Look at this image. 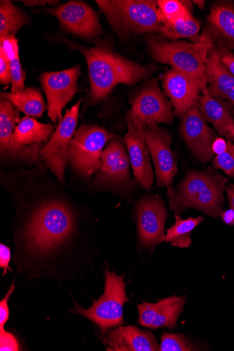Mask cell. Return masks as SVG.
I'll list each match as a JSON object with an SVG mask.
<instances>
[{
  "mask_svg": "<svg viewBox=\"0 0 234 351\" xmlns=\"http://www.w3.org/2000/svg\"><path fill=\"white\" fill-rule=\"evenodd\" d=\"M47 12L56 17L71 34L91 40L102 36L104 29L95 10L84 2L70 1Z\"/></svg>",
  "mask_w": 234,
  "mask_h": 351,
  "instance_id": "12",
  "label": "cell"
},
{
  "mask_svg": "<svg viewBox=\"0 0 234 351\" xmlns=\"http://www.w3.org/2000/svg\"><path fill=\"white\" fill-rule=\"evenodd\" d=\"M25 6L29 8H34L38 6H44L45 5H49L51 6H56L59 5L58 1H54V0H27V1H23Z\"/></svg>",
  "mask_w": 234,
  "mask_h": 351,
  "instance_id": "37",
  "label": "cell"
},
{
  "mask_svg": "<svg viewBox=\"0 0 234 351\" xmlns=\"http://www.w3.org/2000/svg\"><path fill=\"white\" fill-rule=\"evenodd\" d=\"M202 23L192 14L175 24H164L161 36L166 40L176 41L196 36Z\"/></svg>",
  "mask_w": 234,
  "mask_h": 351,
  "instance_id": "27",
  "label": "cell"
},
{
  "mask_svg": "<svg viewBox=\"0 0 234 351\" xmlns=\"http://www.w3.org/2000/svg\"><path fill=\"white\" fill-rule=\"evenodd\" d=\"M0 350H20V346L16 337L10 332H7L5 328L0 329Z\"/></svg>",
  "mask_w": 234,
  "mask_h": 351,
  "instance_id": "34",
  "label": "cell"
},
{
  "mask_svg": "<svg viewBox=\"0 0 234 351\" xmlns=\"http://www.w3.org/2000/svg\"><path fill=\"white\" fill-rule=\"evenodd\" d=\"M230 142L231 141L228 140L218 137L215 140L212 146V149L214 154H216L217 156L224 153L227 150Z\"/></svg>",
  "mask_w": 234,
  "mask_h": 351,
  "instance_id": "36",
  "label": "cell"
},
{
  "mask_svg": "<svg viewBox=\"0 0 234 351\" xmlns=\"http://www.w3.org/2000/svg\"><path fill=\"white\" fill-rule=\"evenodd\" d=\"M207 71L209 93L214 98L226 99L234 106V77L223 66L215 48L209 55Z\"/></svg>",
  "mask_w": 234,
  "mask_h": 351,
  "instance_id": "22",
  "label": "cell"
},
{
  "mask_svg": "<svg viewBox=\"0 0 234 351\" xmlns=\"http://www.w3.org/2000/svg\"><path fill=\"white\" fill-rule=\"evenodd\" d=\"M158 7L164 17V24H175L191 14V2L180 0H159Z\"/></svg>",
  "mask_w": 234,
  "mask_h": 351,
  "instance_id": "28",
  "label": "cell"
},
{
  "mask_svg": "<svg viewBox=\"0 0 234 351\" xmlns=\"http://www.w3.org/2000/svg\"><path fill=\"white\" fill-rule=\"evenodd\" d=\"M0 83L3 85H9L12 83L10 60L2 47H0Z\"/></svg>",
  "mask_w": 234,
  "mask_h": 351,
  "instance_id": "32",
  "label": "cell"
},
{
  "mask_svg": "<svg viewBox=\"0 0 234 351\" xmlns=\"http://www.w3.org/2000/svg\"><path fill=\"white\" fill-rule=\"evenodd\" d=\"M104 275V295L97 300H93L92 306L87 309L83 308L74 300V308L70 311L89 319L100 328L102 334L125 324L124 304L129 302L126 294L125 274L117 276L107 267Z\"/></svg>",
  "mask_w": 234,
  "mask_h": 351,
  "instance_id": "6",
  "label": "cell"
},
{
  "mask_svg": "<svg viewBox=\"0 0 234 351\" xmlns=\"http://www.w3.org/2000/svg\"><path fill=\"white\" fill-rule=\"evenodd\" d=\"M213 166L216 169L222 170L229 176L234 177V143L230 142L227 150L214 158Z\"/></svg>",
  "mask_w": 234,
  "mask_h": 351,
  "instance_id": "30",
  "label": "cell"
},
{
  "mask_svg": "<svg viewBox=\"0 0 234 351\" xmlns=\"http://www.w3.org/2000/svg\"><path fill=\"white\" fill-rule=\"evenodd\" d=\"M233 54H234V51H233Z\"/></svg>",
  "mask_w": 234,
  "mask_h": 351,
  "instance_id": "41",
  "label": "cell"
},
{
  "mask_svg": "<svg viewBox=\"0 0 234 351\" xmlns=\"http://www.w3.org/2000/svg\"><path fill=\"white\" fill-rule=\"evenodd\" d=\"M146 141L155 167L157 187H171L178 173L171 136L157 124H152L148 125Z\"/></svg>",
  "mask_w": 234,
  "mask_h": 351,
  "instance_id": "14",
  "label": "cell"
},
{
  "mask_svg": "<svg viewBox=\"0 0 234 351\" xmlns=\"http://www.w3.org/2000/svg\"><path fill=\"white\" fill-rule=\"evenodd\" d=\"M128 116L144 125H172L176 115L171 101L165 97L156 79L149 80L131 100Z\"/></svg>",
  "mask_w": 234,
  "mask_h": 351,
  "instance_id": "9",
  "label": "cell"
},
{
  "mask_svg": "<svg viewBox=\"0 0 234 351\" xmlns=\"http://www.w3.org/2000/svg\"><path fill=\"white\" fill-rule=\"evenodd\" d=\"M222 219L225 224L229 226L234 225V210L231 208L228 210L222 212L221 214Z\"/></svg>",
  "mask_w": 234,
  "mask_h": 351,
  "instance_id": "38",
  "label": "cell"
},
{
  "mask_svg": "<svg viewBox=\"0 0 234 351\" xmlns=\"http://www.w3.org/2000/svg\"><path fill=\"white\" fill-rule=\"evenodd\" d=\"M1 98L9 101L19 111L27 116L39 118L48 110L42 92L35 87H25L16 92L2 93Z\"/></svg>",
  "mask_w": 234,
  "mask_h": 351,
  "instance_id": "23",
  "label": "cell"
},
{
  "mask_svg": "<svg viewBox=\"0 0 234 351\" xmlns=\"http://www.w3.org/2000/svg\"><path fill=\"white\" fill-rule=\"evenodd\" d=\"M138 230L141 243L149 249L163 242L167 211L163 202L159 196H147L137 208Z\"/></svg>",
  "mask_w": 234,
  "mask_h": 351,
  "instance_id": "15",
  "label": "cell"
},
{
  "mask_svg": "<svg viewBox=\"0 0 234 351\" xmlns=\"http://www.w3.org/2000/svg\"><path fill=\"white\" fill-rule=\"evenodd\" d=\"M145 41L156 62L166 64L196 80L202 85V93L208 91L207 63L214 44L205 31L195 43L169 40L155 35L147 36Z\"/></svg>",
  "mask_w": 234,
  "mask_h": 351,
  "instance_id": "3",
  "label": "cell"
},
{
  "mask_svg": "<svg viewBox=\"0 0 234 351\" xmlns=\"http://www.w3.org/2000/svg\"><path fill=\"white\" fill-rule=\"evenodd\" d=\"M165 94L170 99L176 115L182 117L191 107L196 106L203 88L196 80L174 69L163 77Z\"/></svg>",
  "mask_w": 234,
  "mask_h": 351,
  "instance_id": "17",
  "label": "cell"
},
{
  "mask_svg": "<svg viewBox=\"0 0 234 351\" xmlns=\"http://www.w3.org/2000/svg\"><path fill=\"white\" fill-rule=\"evenodd\" d=\"M116 137L102 127L82 125L71 143L67 162L83 178H90L102 167V154L106 145Z\"/></svg>",
  "mask_w": 234,
  "mask_h": 351,
  "instance_id": "7",
  "label": "cell"
},
{
  "mask_svg": "<svg viewBox=\"0 0 234 351\" xmlns=\"http://www.w3.org/2000/svg\"><path fill=\"white\" fill-rule=\"evenodd\" d=\"M62 42L85 57L90 97L94 104L106 99L117 85H134L148 80L158 69L154 64L144 66L124 58L105 42L99 41L93 47H84L69 39Z\"/></svg>",
  "mask_w": 234,
  "mask_h": 351,
  "instance_id": "2",
  "label": "cell"
},
{
  "mask_svg": "<svg viewBox=\"0 0 234 351\" xmlns=\"http://www.w3.org/2000/svg\"><path fill=\"white\" fill-rule=\"evenodd\" d=\"M185 304V296H174L156 303L143 302L138 305L139 324L153 330L161 328L175 329Z\"/></svg>",
  "mask_w": 234,
  "mask_h": 351,
  "instance_id": "18",
  "label": "cell"
},
{
  "mask_svg": "<svg viewBox=\"0 0 234 351\" xmlns=\"http://www.w3.org/2000/svg\"><path fill=\"white\" fill-rule=\"evenodd\" d=\"M29 21L28 16L12 1H0V39L16 36Z\"/></svg>",
  "mask_w": 234,
  "mask_h": 351,
  "instance_id": "24",
  "label": "cell"
},
{
  "mask_svg": "<svg viewBox=\"0 0 234 351\" xmlns=\"http://www.w3.org/2000/svg\"><path fill=\"white\" fill-rule=\"evenodd\" d=\"M194 3L198 7V8L204 10L206 1H198V0H196V1H194Z\"/></svg>",
  "mask_w": 234,
  "mask_h": 351,
  "instance_id": "40",
  "label": "cell"
},
{
  "mask_svg": "<svg viewBox=\"0 0 234 351\" xmlns=\"http://www.w3.org/2000/svg\"><path fill=\"white\" fill-rule=\"evenodd\" d=\"M161 339V343L159 348L160 351L198 350V348L183 334L164 332Z\"/></svg>",
  "mask_w": 234,
  "mask_h": 351,
  "instance_id": "29",
  "label": "cell"
},
{
  "mask_svg": "<svg viewBox=\"0 0 234 351\" xmlns=\"http://www.w3.org/2000/svg\"><path fill=\"white\" fill-rule=\"evenodd\" d=\"M10 185L18 274L61 282L94 271V239L85 210L53 182Z\"/></svg>",
  "mask_w": 234,
  "mask_h": 351,
  "instance_id": "1",
  "label": "cell"
},
{
  "mask_svg": "<svg viewBox=\"0 0 234 351\" xmlns=\"http://www.w3.org/2000/svg\"><path fill=\"white\" fill-rule=\"evenodd\" d=\"M220 60L225 69L234 77V54L229 48L222 43L214 45Z\"/></svg>",
  "mask_w": 234,
  "mask_h": 351,
  "instance_id": "31",
  "label": "cell"
},
{
  "mask_svg": "<svg viewBox=\"0 0 234 351\" xmlns=\"http://www.w3.org/2000/svg\"><path fill=\"white\" fill-rule=\"evenodd\" d=\"M214 45L222 43L234 50V2H217L211 8L204 30Z\"/></svg>",
  "mask_w": 234,
  "mask_h": 351,
  "instance_id": "21",
  "label": "cell"
},
{
  "mask_svg": "<svg viewBox=\"0 0 234 351\" xmlns=\"http://www.w3.org/2000/svg\"><path fill=\"white\" fill-rule=\"evenodd\" d=\"M176 224L172 226L165 237V242L172 243V245L180 248L189 247L191 245V232L203 221L204 218L198 217L196 218L189 217L186 219H181L178 215H176Z\"/></svg>",
  "mask_w": 234,
  "mask_h": 351,
  "instance_id": "25",
  "label": "cell"
},
{
  "mask_svg": "<svg viewBox=\"0 0 234 351\" xmlns=\"http://www.w3.org/2000/svg\"><path fill=\"white\" fill-rule=\"evenodd\" d=\"M226 191L230 207L234 210V184H231L227 186Z\"/></svg>",
  "mask_w": 234,
  "mask_h": 351,
  "instance_id": "39",
  "label": "cell"
},
{
  "mask_svg": "<svg viewBox=\"0 0 234 351\" xmlns=\"http://www.w3.org/2000/svg\"><path fill=\"white\" fill-rule=\"evenodd\" d=\"M103 342L111 351H156L159 348L152 333L137 326H119L110 332Z\"/></svg>",
  "mask_w": 234,
  "mask_h": 351,
  "instance_id": "19",
  "label": "cell"
},
{
  "mask_svg": "<svg viewBox=\"0 0 234 351\" xmlns=\"http://www.w3.org/2000/svg\"><path fill=\"white\" fill-rule=\"evenodd\" d=\"M0 47H3L10 60L12 78L11 92L23 90L25 88V73L20 62L17 38L14 36L0 39Z\"/></svg>",
  "mask_w": 234,
  "mask_h": 351,
  "instance_id": "26",
  "label": "cell"
},
{
  "mask_svg": "<svg viewBox=\"0 0 234 351\" xmlns=\"http://www.w3.org/2000/svg\"><path fill=\"white\" fill-rule=\"evenodd\" d=\"M11 248L3 243L0 245V268L3 269V276H5L8 274V271H12L10 267L11 261Z\"/></svg>",
  "mask_w": 234,
  "mask_h": 351,
  "instance_id": "35",
  "label": "cell"
},
{
  "mask_svg": "<svg viewBox=\"0 0 234 351\" xmlns=\"http://www.w3.org/2000/svg\"><path fill=\"white\" fill-rule=\"evenodd\" d=\"M102 167L97 171V182L105 186L124 189L132 184L130 160L124 143L111 139L102 154Z\"/></svg>",
  "mask_w": 234,
  "mask_h": 351,
  "instance_id": "16",
  "label": "cell"
},
{
  "mask_svg": "<svg viewBox=\"0 0 234 351\" xmlns=\"http://www.w3.org/2000/svg\"><path fill=\"white\" fill-rule=\"evenodd\" d=\"M115 33L121 38L132 35L161 36L164 17L153 0H95Z\"/></svg>",
  "mask_w": 234,
  "mask_h": 351,
  "instance_id": "5",
  "label": "cell"
},
{
  "mask_svg": "<svg viewBox=\"0 0 234 351\" xmlns=\"http://www.w3.org/2000/svg\"><path fill=\"white\" fill-rule=\"evenodd\" d=\"M183 140L200 162L207 164L214 158L213 144L218 138L196 106L183 117L180 128Z\"/></svg>",
  "mask_w": 234,
  "mask_h": 351,
  "instance_id": "13",
  "label": "cell"
},
{
  "mask_svg": "<svg viewBox=\"0 0 234 351\" xmlns=\"http://www.w3.org/2000/svg\"><path fill=\"white\" fill-rule=\"evenodd\" d=\"M81 103L82 100H80L71 109L67 110L56 130L41 151L43 161L60 184H66L67 154L76 132Z\"/></svg>",
  "mask_w": 234,
  "mask_h": 351,
  "instance_id": "8",
  "label": "cell"
},
{
  "mask_svg": "<svg viewBox=\"0 0 234 351\" xmlns=\"http://www.w3.org/2000/svg\"><path fill=\"white\" fill-rule=\"evenodd\" d=\"M227 178L212 171H192L176 190L168 188L172 210L180 215L188 208H196L216 217L222 213L223 191Z\"/></svg>",
  "mask_w": 234,
  "mask_h": 351,
  "instance_id": "4",
  "label": "cell"
},
{
  "mask_svg": "<svg viewBox=\"0 0 234 351\" xmlns=\"http://www.w3.org/2000/svg\"><path fill=\"white\" fill-rule=\"evenodd\" d=\"M232 106L230 103L211 97L207 91L200 95L196 106L204 119L212 123L222 136L234 143V116Z\"/></svg>",
  "mask_w": 234,
  "mask_h": 351,
  "instance_id": "20",
  "label": "cell"
},
{
  "mask_svg": "<svg viewBox=\"0 0 234 351\" xmlns=\"http://www.w3.org/2000/svg\"><path fill=\"white\" fill-rule=\"evenodd\" d=\"M81 75L79 66L60 72L44 73L40 80L48 103V115L56 125L61 121L62 111L75 97Z\"/></svg>",
  "mask_w": 234,
  "mask_h": 351,
  "instance_id": "10",
  "label": "cell"
},
{
  "mask_svg": "<svg viewBox=\"0 0 234 351\" xmlns=\"http://www.w3.org/2000/svg\"><path fill=\"white\" fill-rule=\"evenodd\" d=\"M14 282L15 279L12 282L9 291L5 298L1 300V302H0V329H4L5 326L10 318V308L8 306V301L12 293L16 290Z\"/></svg>",
  "mask_w": 234,
  "mask_h": 351,
  "instance_id": "33",
  "label": "cell"
},
{
  "mask_svg": "<svg viewBox=\"0 0 234 351\" xmlns=\"http://www.w3.org/2000/svg\"><path fill=\"white\" fill-rule=\"evenodd\" d=\"M128 133L124 143L128 149L129 160L137 182L150 190L154 182L150 151L147 145L148 125L127 115Z\"/></svg>",
  "mask_w": 234,
  "mask_h": 351,
  "instance_id": "11",
  "label": "cell"
}]
</instances>
